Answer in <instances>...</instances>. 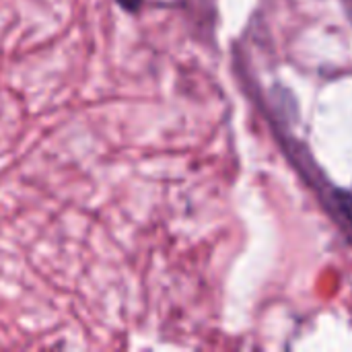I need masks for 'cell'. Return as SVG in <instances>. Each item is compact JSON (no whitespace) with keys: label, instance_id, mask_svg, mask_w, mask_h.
Masks as SVG:
<instances>
[{"label":"cell","instance_id":"1","mask_svg":"<svg viewBox=\"0 0 352 352\" xmlns=\"http://www.w3.org/2000/svg\"><path fill=\"white\" fill-rule=\"evenodd\" d=\"M336 202H338V208L342 210V214L351 221L352 225V194L351 192H344V190H338L334 194Z\"/></svg>","mask_w":352,"mask_h":352},{"label":"cell","instance_id":"2","mask_svg":"<svg viewBox=\"0 0 352 352\" xmlns=\"http://www.w3.org/2000/svg\"><path fill=\"white\" fill-rule=\"evenodd\" d=\"M126 12H136L142 6V0H116Z\"/></svg>","mask_w":352,"mask_h":352}]
</instances>
